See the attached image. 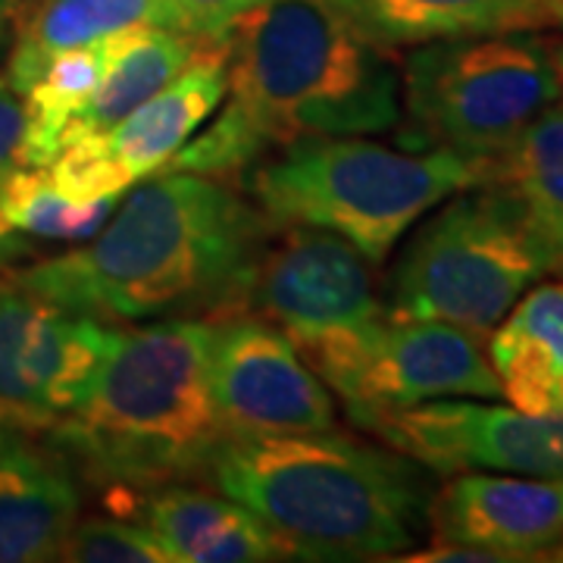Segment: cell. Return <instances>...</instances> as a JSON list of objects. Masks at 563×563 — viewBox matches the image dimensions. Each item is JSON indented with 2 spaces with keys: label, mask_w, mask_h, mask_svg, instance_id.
Listing matches in <instances>:
<instances>
[{
  "label": "cell",
  "mask_w": 563,
  "mask_h": 563,
  "mask_svg": "<svg viewBox=\"0 0 563 563\" xmlns=\"http://www.w3.org/2000/svg\"><path fill=\"white\" fill-rule=\"evenodd\" d=\"M273 222L220 176L154 173L101 232L13 282L101 322L225 317L244 310Z\"/></svg>",
  "instance_id": "6da1fadb"
},
{
  "label": "cell",
  "mask_w": 563,
  "mask_h": 563,
  "mask_svg": "<svg viewBox=\"0 0 563 563\" xmlns=\"http://www.w3.org/2000/svg\"><path fill=\"white\" fill-rule=\"evenodd\" d=\"M222 38L229 101L161 173L225 179L273 147L401 125V73L322 0H269Z\"/></svg>",
  "instance_id": "7a4b0ae2"
},
{
  "label": "cell",
  "mask_w": 563,
  "mask_h": 563,
  "mask_svg": "<svg viewBox=\"0 0 563 563\" xmlns=\"http://www.w3.org/2000/svg\"><path fill=\"white\" fill-rule=\"evenodd\" d=\"M203 479L261 517L291 561H395L429 526L420 463L335 429L225 435Z\"/></svg>",
  "instance_id": "3957f363"
},
{
  "label": "cell",
  "mask_w": 563,
  "mask_h": 563,
  "mask_svg": "<svg viewBox=\"0 0 563 563\" xmlns=\"http://www.w3.org/2000/svg\"><path fill=\"white\" fill-rule=\"evenodd\" d=\"M210 317L122 329L85 401L51 426L73 470L107 492L203 479L225 439L210 395Z\"/></svg>",
  "instance_id": "277c9868"
},
{
  "label": "cell",
  "mask_w": 563,
  "mask_h": 563,
  "mask_svg": "<svg viewBox=\"0 0 563 563\" xmlns=\"http://www.w3.org/2000/svg\"><path fill=\"white\" fill-rule=\"evenodd\" d=\"M485 169L488 163L442 147L407 151L354 135L285 144L244 169V185L273 225L335 232L379 266L426 213L479 185Z\"/></svg>",
  "instance_id": "5b68a950"
},
{
  "label": "cell",
  "mask_w": 563,
  "mask_h": 563,
  "mask_svg": "<svg viewBox=\"0 0 563 563\" xmlns=\"http://www.w3.org/2000/svg\"><path fill=\"white\" fill-rule=\"evenodd\" d=\"M391 269L385 313L488 335L558 266L501 185L479 181L422 217Z\"/></svg>",
  "instance_id": "8992f818"
},
{
  "label": "cell",
  "mask_w": 563,
  "mask_h": 563,
  "mask_svg": "<svg viewBox=\"0 0 563 563\" xmlns=\"http://www.w3.org/2000/svg\"><path fill=\"white\" fill-rule=\"evenodd\" d=\"M561 101L551 41L536 32L429 41L401 63V117L429 147L498 161L526 125Z\"/></svg>",
  "instance_id": "52a82bcc"
},
{
  "label": "cell",
  "mask_w": 563,
  "mask_h": 563,
  "mask_svg": "<svg viewBox=\"0 0 563 563\" xmlns=\"http://www.w3.org/2000/svg\"><path fill=\"white\" fill-rule=\"evenodd\" d=\"M301 354L361 429L435 398H501L483 335L448 322L385 313L307 344Z\"/></svg>",
  "instance_id": "ba28073f"
},
{
  "label": "cell",
  "mask_w": 563,
  "mask_h": 563,
  "mask_svg": "<svg viewBox=\"0 0 563 563\" xmlns=\"http://www.w3.org/2000/svg\"><path fill=\"white\" fill-rule=\"evenodd\" d=\"M225 38H213L179 76L101 135L69 141L47 163V179L69 201L122 198L132 185L161 173L225 98Z\"/></svg>",
  "instance_id": "9c48e42d"
},
{
  "label": "cell",
  "mask_w": 563,
  "mask_h": 563,
  "mask_svg": "<svg viewBox=\"0 0 563 563\" xmlns=\"http://www.w3.org/2000/svg\"><path fill=\"white\" fill-rule=\"evenodd\" d=\"M117 329L0 279V426L51 429L98 379Z\"/></svg>",
  "instance_id": "30bf717a"
},
{
  "label": "cell",
  "mask_w": 563,
  "mask_h": 563,
  "mask_svg": "<svg viewBox=\"0 0 563 563\" xmlns=\"http://www.w3.org/2000/svg\"><path fill=\"white\" fill-rule=\"evenodd\" d=\"M244 310L282 329L298 351L385 317L373 263L342 235L313 225H285L269 235Z\"/></svg>",
  "instance_id": "8fae6325"
},
{
  "label": "cell",
  "mask_w": 563,
  "mask_h": 563,
  "mask_svg": "<svg viewBox=\"0 0 563 563\" xmlns=\"http://www.w3.org/2000/svg\"><path fill=\"white\" fill-rule=\"evenodd\" d=\"M210 395L225 435L335 429V401L298 344L257 313L213 317Z\"/></svg>",
  "instance_id": "7c38bea8"
},
{
  "label": "cell",
  "mask_w": 563,
  "mask_h": 563,
  "mask_svg": "<svg viewBox=\"0 0 563 563\" xmlns=\"http://www.w3.org/2000/svg\"><path fill=\"white\" fill-rule=\"evenodd\" d=\"M366 429L422 470L442 476L517 473L563 479V417L435 398L383 413Z\"/></svg>",
  "instance_id": "4fadbf2b"
},
{
  "label": "cell",
  "mask_w": 563,
  "mask_h": 563,
  "mask_svg": "<svg viewBox=\"0 0 563 563\" xmlns=\"http://www.w3.org/2000/svg\"><path fill=\"white\" fill-rule=\"evenodd\" d=\"M435 542L498 554L504 563L548 561L563 542V479L457 473L429 501Z\"/></svg>",
  "instance_id": "5bb4252c"
},
{
  "label": "cell",
  "mask_w": 563,
  "mask_h": 563,
  "mask_svg": "<svg viewBox=\"0 0 563 563\" xmlns=\"http://www.w3.org/2000/svg\"><path fill=\"white\" fill-rule=\"evenodd\" d=\"M110 510L139 517L173 563L285 561L279 539L244 504L203 488L169 483L144 492H107Z\"/></svg>",
  "instance_id": "9a60e30c"
},
{
  "label": "cell",
  "mask_w": 563,
  "mask_h": 563,
  "mask_svg": "<svg viewBox=\"0 0 563 563\" xmlns=\"http://www.w3.org/2000/svg\"><path fill=\"white\" fill-rule=\"evenodd\" d=\"M79 510L73 463L0 426V563L60 561Z\"/></svg>",
  "instance_id": "2e32d148"
},
{
  "label": "cell",
  "mask_w": 563,
  "mask_h": 563,
  "mask_svg": "<svg viewBox=\"0 0 563 563\" xmlns=\"http://www.w3.org/2000/svg\"><path fill=\"white\" fill-rule=\"evenodd\" d=\"M379 51L504 32H563V0H322Z\"/></svg>",
  "instance_id": "e0dca14e"
},
{
  "label": "cell",
  "mask_w": 563,
  "mask_h": 563,
  "mask_svg": "<svg viewBox=\"0 0 563 563\" xmlns=\"http://www.w3.org/2000/svg\"><path fill=\"white\" fill-rule=\"evenodd\" d=\"M488 363L510 407L554 417L563 379V285L536 282L492 332Z\"/></svg>",
  "instance_id": "ac0fdd59"
},
{
  "label": "cell",
  "mask_w": 563,
  "mask_h": 563,
  "mask_svg": "<svg viewBox=\"0 0 563 563\" xmlns=\"http://www.w3.org/2000/svg\"><path fill=\"white\" fill-rule=\"evenodd\" d=\"M210 41L213 38H198L188 32L147 25V22L117 32L107 73H103L101 85L95 88V95L79 110V117L69 125L66 144L113 129L135 107L154 98L173 76H179Z\"/></svg>",
  "instance_id": "d6986e66"
},
{
  "label": "cell",
  "mask_w": 563,
  "mask_h": 563,
  "mask_svg": "<svg viewBox=\"0 0 563 563\" xmlns=\"http://www.w3.org/2000/svg\"><path fill=\"white\" fill-rule=\"evenodd\" d=\"M485 179L501 185L520 203L526 225L551 254L554 266H563V107L551 103L526 125V132L488 161ZM483 179V181H485Z\"/></svg>",
  "instance_id": "ffe728a7"
},
{
  "label": "cell",
  "mask_w": 563,
  "mask_h": 563,
  "mask_svg": "<svg viewBox=\"0 0 563 563\" xmlns=\"http://www.w3.org/2000/svg\"><path fill=\"white\" fill-rule=\"evenodd\" d=\"M144 22H157V0H41L20 22L3 76L22 98L57 54Z\"/></svg>",
  "instance_id": "44dd1931"
},
{
  "label": "cell",
  "mask_w": 563,
  "mask_h": 563,
  "mask_svg": "<svg viewBox=\"0 0 563 563\" xmlns=\"http://www.w3.org/2000/svg\"><path fill=\"white\" fill-rule=\"evenodd\" d=\"M113 38L117 32L85 47L63 51L22 91L25 129H22L20 166H47L60 154L69 125L101 85L107 63L113 57Z\"/></svg>",
  "instance_id": "7402d4cb"
},
{
  "label": "cell",
  "mask_w": 563,
  "mask_h": 563,
  "mask_svg": "<svg viewBox=\"0 0 563 563\" xmlns=\"http://www.w3.org/2000/svg\"><path fill=\"white\" fill-rule=\"evenodd\" d=\"M120 201H69L51 185L44 166H16L0 181V261L7 254H22L29 242H88Z\"/></svg>",
  "instance_id": "603a6c76"
},
{
  "label": "cell",
  "mask_w": 563,
  "mask_h": 563,
  "mask_svg": "<svg viewBox=\"0 0 563 563\" xmlns=\"http://www.w3.org/2000/svg\"><path fill=\"white\" fill-rule=\"evenodd\" d=\"M60 561L73 563H173L147 526L132 517H79L63 542Z\"/></svg>",
  "instance_id": "cb8c5ba5"
},
{
  "label": "cell",
  "mask_w": 563,
  "mask_h": 563,
  "mask_svg": "<svg viewBox=\"0 0 563 563\" xmlns=\"http://www.w3.org/2000/svg\"><path fill=\"white\" fill-rule=\"evenodd\" d=\"M266 3L269 0H157L154 25L188 32L198 38H222L242 16Z\"/></svg>",
  "instance_id": "d4e9b609"
},
{
  "label": "cell",
  "mask_w": 563,
  "mask_h": 563,
  "mask_svg": "<svg viewBox=\"0 0 563 563\" xmlns=\"http://www.w3.org/2000/svg\"><path fill=\"white\" fill-rule=\"evenodd\" d=\"M22 129H25L22 98L7 76H0V181L10 176V169L20 166Z\"/></svg>",
  "instance_id": "484cf974"
},
{
  "label": "cell",
  "mask_w": 563,
  "mask_h": 563,
  "mask_svg": "<svg viewBox=\"0 0 563 563\" xmlns=\"http://www.w3.org/2000/svg\"><path fill=\"white\" fill-rule=\"evenodd\" d=\"M551 60L558 69V81H561V98H563V41H551Z\"/></svg>",
  "instance_id": "4316f807"
},
{
  "label": "cell",
  "mask_w": 563,
  "mask_h": 563,
  "mask_svg": "<svg viewBox=\"0 0 563 563\" xmlns=\"http://www.w3.org/2000/svg\"><path fill=\"white\" fill-rule=\"evenodd\" d=\"M13 13H16V0H0V29L7 25Z\"/></svg>",
  "instance_id": "83f0119b"
},
{
  "label": "cell",
  "mask_w": 563,
  "mask_h": 563,
  "mask_svg": "<svg viewBox=\"0 0 563 563\" xmlns=\"http://www.w3.org/2000/svg\"><path fill=\"white\" fill-rule=\"evenodd\" d=\"M554 417H563V379L558 385V395H554Z\"/></svg>",
  "instance_id": "f1b7e54d"
},
{
  "label": "cell",
  "mask_w": 563,
  "mask_h": 563,
  "mask_svg": "<svg viewBox=\"0 0 563 563\" xmlns=\"http://www.w3.org/2000/svg\"><path fill=\"white\" fill-rule=\"evenodd\" d=\"M551 561H563V542H561V548L554 551V558H551Z\"/></svg>",
  "instance_id": "f546056e"
},
{
  "label": "cell",
  "mask_w": 563,
  "mask_h": 563,
  "mask_svg": "<svg viewBox=\"0 0 563 563\" xmlns=\"http://www.w3.org/2000/svg\"><path fill=\"white\" fill-rule=\"evenodd\" d=\"M561 273H563V266H561Z\"/></svg>",
  "instance_id": "4dcf8cb0"
}]
</instances>
